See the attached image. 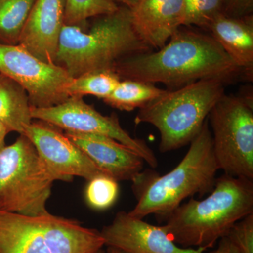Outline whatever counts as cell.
<instances>
[{
	"label": "cell",
	"mask_w": 253,
	"mask_h": 253,
	"mask_svg": "<svg viewBox=\"0 0 253 253\" xmlns=\"http://www.w3.org/2000/svg\"><path fill=\"white\" fill-rule=\"evenodd\" d=\"M157 51L131 55L113 71L121 80H134L181 87L208 78L229 81L241 73L211 35L179 28Z\"/></svg>",
	"instance_id": "obj_1"
},
{
	"label": "cell",
	"mask_w": 253,
	"mask_h": 253,
	"mask_svg": "<svg viewBox=\"0 0 253 253\" xmlns=\"http://www.w3.org/2000/svg\"><path fill=\"white\" fill-rule=\"evenodd\" d=\"M253 213V180L224 174L203 200L181 204L165 218L174 242L184 249H212L237 221Z\"/></svg>",
	"instance_id": "obj_2"
},
{
	"label": "cell",
	"mask_w": 253,
	"mask_h": 253,
	"mask_svg": "<svg viewBox=\"0 0 253 253\" xmlns=\"http://www.w3.org/2000/svg\"><path fill=\"white\" fill-rule=\"evenodd\" d=\"M92 18L86 31L65 24L61 31L55 63L73 78L113 70L124 58L152 51L134 31L129 8L119 6L115 12Z\"/></svg>",
	"instance_id": "obj_3"
},
{
	"label": "cell",
	"mask_w": 253,
	"mask_h": 253,
	"mask_svg": "<svg viewBox=\"0 0 253 253\" xmlns=\"http://www.w3.org/2000/svg\"><path fill=\"white\" fill-rule=\"evenodd\" d=\"M219 170L208 118L190 143L185 156L172 170L162 176L141 172L132 181L137 204L128 213L139 219L150 214L165 219L184 200L194 195L203 197L212 191Z\"/></svg>",
	"instance_id": "obj_4"
},
{
	"label": "cell",
	"mask_w": 253,
	"mask_h": 253,
	"mask_svg": "<svg viewBox=\"0 0 253 253\" xmlns=\"http://www.w3.org/2000/svg\"><path fill=\"white\" fill-rule=\"evenodd\" d=\"M227 82L208 78L166 90L139 109L135 123H148L158 129L161 153L184 147L199 134L211 110L225 94Z\"/></svg>",
	"instance_id": "obj_5"
},
{
	"label": "cell",
	"mask_w": 253,
	"mask_h": 253,
	"mask_svg": "<svg viewBox=\"0 0 253 253\" xmlns=\"http://www.w3.org/2000/svg\"><path fill=\"white\" fill-rule=\"evenodd\" d=\"M54 182L24 134L0 151V211L33 217L47 214Z\"/></svg>",
	"instance_id": "obj_6"
},
{
	"label": "cell",
	"mask_w": 253,
	"mask_h": 253,
	"mask_svg": "<svg viewBox=\"0 0 253 253\" xmlns=\"http://www.w3.org/2000/svg\"><path fill=\"white\" fill-rule=\"evenodd\" d=\"M252 96L224 94L208 116L213 151L224 174L253 180Z\"/></svg>",
	"instance_id": "obj_7"
},
{
	"label": "cell",
	"mask_w": 253,
	"mask_h": 253,
	"mask_svg": "<svg viewBox=\"0 0 253 253\" xmlns=\"http://www.w3.org/2000/svg\"><path fill=\"white\" fill-rule=\"evenodd\" d=\"M0 73L22 86L31 107H51L69 98L66 89L73 78L66 70L41 61L19 44H0Z\"/></svg>",
	"instance_id": "obj_8"
},
{
	"label": "cell",
	"mask_w": 253,
	"mask_h": 253,
	"mask_svg": "<svg viewBox=\"0 0 253 253\" xmlns=\"http://www.w3.org/2000/svg\"><path fill=\"white\" fill-rule=\"evenodd\" d=\"M33 119L44 121L66 131L99 134L112 138L139 155L150 167L158 159L144 140L133 138L120 124L117 115L103 116L81 96H70L64 102L48 108H31Z\"/></svg>",
	"instance_id": "obj_9"
},
{
	"label": "cell",
	"mask_w": 253,
	"mask_h": 253,
	"mask_svg": "<svg viewBox=\"0 0 253 253\" xmlns=\"http://www.w3.org/2000/svg\"><path fill=\"white\" fill-rule=\"evenodd\" d=\"M23 134L34 145L46 172L54 181H70L74 176L90 181L98 176H109L49 123L32 121L24 128Z\"/></svg>",
	"instance_id": "obj_10"
},
{
	"label": "cell",
	"mask_w": 253,
	"mask_h": 253,
	"mask_svg": "<svg viewBox=\"0 0 253 253\" xmlns=\"http://www.w3.org/2000/svg\"><path fill=\"white\" fill-rule=\"evenodd\" d=\"M105 246L130 253H204L201 249L177 246L164 226H155L119 212L101 231Z\"/></svg>",
	"instance_id": "obj_11"
},
{
	"label": "cell",
	"mask_w": 253,
	"mask_h": 253,
	"mask_svg": "<svg viewBox=\"0 0 253 253\" xmlns=\"http://www.w3.org/2000/svg\"><path fill=\"white\" fill-rule=\"evenodd\" d=\"M65 7L66 0H36L18 44L41 61L55 63Z\"/></svg>",
	"instance_id": "obj_12"
},
{
	"label": "cell",
	"mask_w": 253,
	"mask_h": 253,
	"mask_svg": "<svg viewBox=\"0 0 253 253\" xmlns=\"http://www.w3.org/2000/svg\"><path fill=\"white\" fill-rule=\"evenodd\" d=\"M64 134L116 181H132L143 172L144 160L112 138L70 131H66Z\"/></svg>",
	"instance_id": "obj_13"
},
{
	"label": "cell",
	"mask_w": 253,
	"mask_h": 253,
	"mask_svg": "<svg viewBox=\"0 0 253 253\" xmlns=\"http://www.w3.org/2000/svg\"><path fill=\"white\" fill-rule=\"evenodd\" d=\"M129 9L134 31L153 49L166 45L183 26L184 0H139Z\"/></svg>",
	"instance_id": "obj_14"
},
{
	"label": "cell",
	"mask_w": 253,
	"mask_h": 253,
	"mask_svg": "<svg viewBox=\"0 0 253 253\" xmlns=\"http://www.w3.org/2000/svg\"><path fill=\"white\" fill-rule=\"evenodd\" d=\"M50 253H92L105 246L101 231L48 212L37 217Z\"/></svg>",
	"instance_id": "obj_15"
},
{
	"label": "cell",
	"mask_w": 253,
	"mask_h": 253,
	"mask_svg": "<svg viewBox=\"0 0 253 253\" xmlns=\"http://www.w3.org/2000/svg\"><path fill=\"white\" fill-rule=\"evenodd\" d=\"M205 29L249 78L253 74V15L231 17L216 16Z\"/></svg>",
	"instance_id": "obj_16"
},
{
	"label": "cell",
	"mask_w": 253,
	"mask_h": 253,
	"mask_svg": "<svg viewBox=\"0 0 253 253\" xmlns=\"http://www.w3.org/2000/svg\"><path fill=\"white\" fill-rule=\"evenodd\" d=\"M0 253H50L37 217L0 211Z\"/></svg>",
	"instance_id": "obj_17"
},
{
	"label": "cell",
	"mask_w": 253,
	"mask_h": 253,
	"mask_svg": "<svg viewBox=\"0 0 253 253\" xmlns=\"http://www.w3.org/2000/svg\"><path fill=\"white\" fill-rule=\"evenodd\" d=\"M27 92L14 80L0 73V122L9 132L23 134L32 122Z\"/></svg>",
	"instance_id": "obj_18"
},
{
	"label": "cell",
	"mask_w": 253,
	"mask_h": 253,
	"mask_svg": "<svg viewBox=\"0 0 253 253\" xmlns=\"http://www.w3.org/2000/svg\"><path fill=\"white\" fill-rule=\"evenodd\" d=\"M165 91V89L151 83L134 80H121L113 92L103 101L114 109L131 111L141 109Z\"/></svg>",
	"instance_id": "obj_19"
},
{
	"label": "cell",
	"mask_w": 253,
	"mask_h": 253,
	"mask_svg": "<svg viewBox=\"0 0 253 253\" xmlns=\"http://www.w3.org/2000/svg\"><path fill=\"white\" fill-rule=\"evenodd\" d=\"M36 0H0V44L18 45Z\"/></svg>",
	"instance_id": "obj_20"
},
{
	"label": "cell",
	"mask_w": 253,
	"mask_h": 253,
	"mask_svg": "<svg viewBox=\"0 0 253 253\" xmlns=\"http://www.w3.org/2000/svg\"><path fill=\"white\" fill-rule=\"evenodd\" d=\"M121 81L113 70L93 71L73 78L66 89L70 96H96L104 100L116 89Z\"/></svg>",
	"instance_id": "obj_21"
},
{
	"label": "cell",
	"mask_w": 253,
	"mask_h": 253,
	"mask_svg": "<svg viewBox=\"0 0 253 253\" xmlns=\"http://www.w3.org/2000/svg\"><path fill=\"white\" fill-rule=\"evenodd\" d=\"M118 7L112 0H66L64 24L84 27L91 18L111 14Z\"/></svg>",
	"instance_id": "obj_22"
},
{
	"label": "cell",
	"mask_w": 253,
	"mask_h": 253,
	"mask_svg": "<svg viewBox=\"0 0 253 253\" xmlns=\"http://www.w3.org/2000/svg\"><path fill=\"white\" fill-rule=\"evenodd\" d=\"M118 194V181L109 176H98L89 181L86 189V201L91 208L103 211L115 204Z\"/></svg>",
	"instance_id": "obj_23"
},
{
	"label": "cell",
	"mask_w": 253,
	"mask_h": 253,
	"mask_svg": "<svg viewBox=\"0 0 253 253\" xmlns=\"http://www.w3.org/2000/svg\"><path fill=\"white\" fill-rule=\"evenodd\" d=\"M220 14H222L221 0H184L183 26L206 28Z\"/></svg>",
	"instance_id": "obj_24"
},
{
	"label": "cell",
	"mask_w": 253,
	"mask_h": 253,
	"mask_svg": "<svg viewBox=\"0 0 253 253\" xmlns=\"http://www.w3.org/2000/svg\"><path fill=\"white\" fill-rule=\"evenodd\" d=\"M226 237L241 253H253V213L237 221Z\"/></svg>",
	"instance_id": "obj_25"
},
{
	"label": "cell",
	"mask_w": 253,
	"mask_h": 253,
	"mask_svg": "<svg viewBox=\"0 0 253 253\" xmlns=\"http://www.w3.org/2000/svg\"><path fill=\"white\" fill-rule=\"evenodd\" d=\"M222 14L231 17L252 16L253 0H221Z\"/></svg>",
	"instance_id": "obj_26"
},
{
	"label": "cell",
	"mask_w": 253,
	"mask_h": 253,
	"mask_svg": "<svg viewBox=\"0 0 253 253\" xmlns=\"http://www.w3.org/2000/svg\"><path fill=\"white\" fill-rule=\"evenodd\" d=\"M210 253H241L226 236L219 241L217 249Z\"/></svg>",
	"instance_id": "obj_27"
},
{
	"label": "cell",
	"mask_w": 253,
	"mask_h": 253,
	"mask_svg": "<svg viewBox=\"0 0 253 253\" xmlns=\"http://www.w3.org/2000/svg\"><path fill=\"white\" fill-rule=\"evenodd\" d=\"M9 131L3 123L0 122V151L5 147V139Z\"/></svg>",
	"instance_id": "obj_28"
},
{
	"label": "cell",
	"mask_w": 253,
	"mask_h": 253,
	"mask_svg": "<svg viewBox=\"0 0 253 253\" xmlns=\"http://www.w3.org/2000/svg\"><path fill=\"white\" fill-rule=\"evenodd\" d=\"M115 4L118 6H126V7L130 8L132 7L134 5H135L139 0H112Z\"/></svg>",
	"instance_id": "obj_29"
},
{
	"label": "cell",
	"mask_w": 253,
	"mask_h": 253,
	"mask_svg": "<svg viewBox=\"0 0 253 253\" xmlns=\"http://www.w3.org/2000/svg\"><path fill=\"white\" fill-rule=\"evenodd\" d=\"M106 253H130L126 252V251H122V250L116 249L113 247H107L106 249Z\"/></svg>",
	"instance_id": "obj_30"
},
{
	"label": "cell",
	"mask_w": 253,
	"mask_h": 253,
	"mask_svg": "<svg viewBox=\"0 0 253 253\" xmlns=\"http://www.w3.org/2000/svg\"><path fill=\"white\" fill-rule=\"evenodd\" d=\"M92 253H106V251H105L104 249H101L99 250V251H96V252Z\"/></svg>",
	"instance_id": "obj_31"
}]
</instances>
